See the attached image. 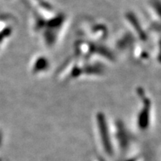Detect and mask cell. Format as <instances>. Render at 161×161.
Segmentation results:
<instances>
[{
  "label": "cell",
  "instance_id": "1",
  "mask_svg": "<svg viewBox=\"0 0 161 161\" xmlns=\"http://www.w3.org/2000/svg\"><path fill=\"white\" fill-rule=\"evenodd\" d=\"M93 161H103V160H102V159L98 158V159H95V160H94Z\"/></svg>",
  "mask_w": 161,
  "mask_h": 161
}]
</instances>
